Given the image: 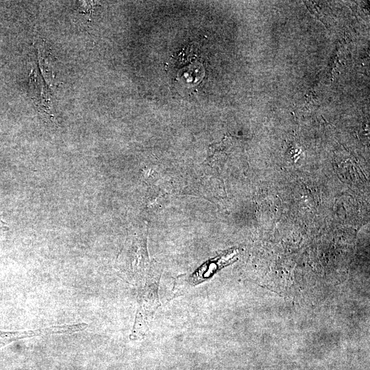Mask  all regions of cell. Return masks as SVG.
<instances>
[{"label": "cell", "mask_w": 370, "mask_h": 370, "mask_svg": "<svg viewBox=\"0 0 370 370\" xmlns=\"http://www.w3.org/2000/svg\"><path fill=\"white\" fill-rule=\"evenodd\" d=\"M160 275L151 274L138 287V308L130 338H142L153 314L160 306L158 298Z\"/></svg>", "instance_id": "6da1fadb"}, {"label": "cell", "mask_w": 370, "mask_h": 370, "mask_svg": "<svg viewBox=\"0 0 370 370\" xmlns=\"http://www.w3.org/2000/svg\"><path fill=\"white\" fill-rule=\"evenodd\" d=\"M238 249L236 248L223 251L195 270L188 278L186 284L189 286L197 285L212 276L217 271L237 260Z\"/></svg>", "instance_id": "7a4b0ae2"}, {"label": "cell", "mask_w": 370, "mask_h": 370, "mask_svg": "<svg viewBox=\"0 0 370 370\" xmlns=\"http://www.w3.org/2000/svg\"><path fill=\"white\" fill-rule=\"evenodd\" d=\"M77 331V326L75 324L53 325L31 330L0 331V348H2L14 341L25 338L54 334H72Z\"/></svg>", "instance_id": "3957f363"}, {"label": "cell", "mask_w": 370, "mask_h": 370, "mask_svg": "<svg viewBox=\"0 0 370 370\" xmlns=\"http://www.w3.org/2000/svg\"><path fill=\"white\" fill-rule=\"evenodd\" d=\"M8 229L7 223L3 220L2 216L0 215V232L5 231Z\"/></svg>", "instance_id": "277c9868"}]
</instances>
